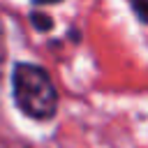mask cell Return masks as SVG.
I'll use <instances>...</instances> for the list:
<instances>
[{
	"instance_id": "1",
	"label": "cell",
	"mask_w": 148,
	"mask_h": 148,
	"mask_svg": "<svg viewBox=\"0 0 148 148\" xmlns=\"http://www.w3.org/2000/svg\"><path fill=\"white\" fill-rule=\"evenodd\" d=\"M12 92L16 106L35 120H49L58 111V90L46 74V69L30 65V62H16L12 69Z\"/></svg>"
},
{
	"instance_id": "2",
	"label": "cell",
	"mask_w": 148,
	"mask_h": 148,
	"mask_svg": "<svg viewBox=\"0 0 148 148\" xmlns=\"http://www.w3.org/2000/svg\"><path fill=\"white\" fill-rule=\"evenodd\" d=\"M30 23H32L39 32H49V30L53 28V21H51L46 14H37V12H32V14H30Z\"/></svg>"
},
{
	"instance_id": "3",
	"label": "cell",
	"mask_w": 148,
	"mask_h": 148,
	"mask_svg": "<svg viewBox=\"0 0 148 148\" xmlns=\"http://www.w3.org/2000/svg\"><path fill=\"white\" fill-rule=\"evenodd\" d=\"M130 7H132L134 14L139 16V21L148 23V0H130Z\"/></svg>"
},
{
	"instance_id": "4",
	"label": "cell",
	"mask_w": 148,
	"mask_h": 148,
	"mask_svg": "<svg viewBox=\"0 0 148 148\" xmlns=\"http://www.w3.org/2000/svg\"><path fill=\"white\" fill-rule=\"evenodd\" d=\"M5 58H7V46H5V32H2V23H0V74L5 67Z\"/></svg>"
},
{
	"instance_id": "5",
	"label": "cell",
	"mask_w": 148,
	"mask_h": 148,
	"mask_svg": "<svg viewBox=\"0 0 148 148\" xmlns=\"http://www.w3.org/2000/svg\"><path fill=\"white\" fill-rule=\"evenodd\" d=\"M35 5H53V2H62V0H32Z\"/></svg>"
}]
</instances>
